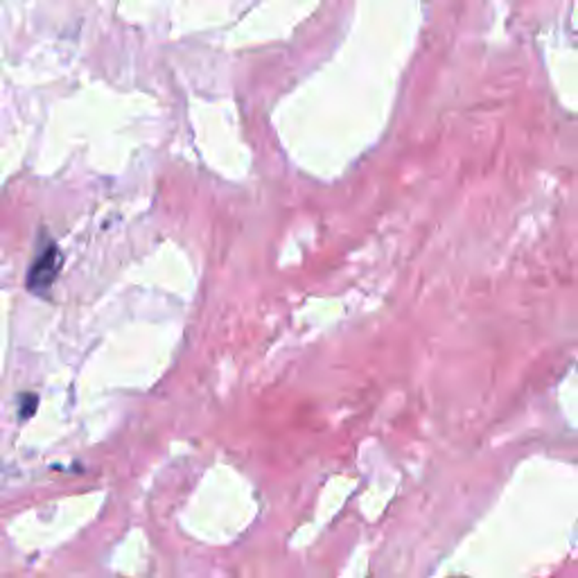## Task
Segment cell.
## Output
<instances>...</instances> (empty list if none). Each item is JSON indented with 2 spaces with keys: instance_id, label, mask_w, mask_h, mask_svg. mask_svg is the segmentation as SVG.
<instances>
[{
  "instance_id": "cell-1",
  "label": "cell",
  "mask_w": 578,
  "mask_h": 578,
  "mask_svg": "<svg viewBox=\"0 0 578 578\" xmlns=\"http://www.w3.org/2000/svg\"><path fill=\"white\" fill-rule=\"evenodd\" d=\"M59 251L55 247L46 248L44 253H41L39 260L35 262V267H32L30 276H27V285H30L32 291H44L48 289L50 285H53L55 276H57L59 271Z\"/></svg>"
}]
</instances>
